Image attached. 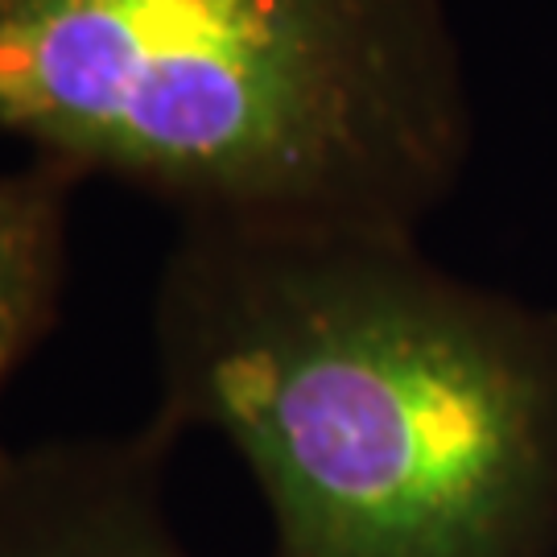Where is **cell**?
I'll return each instance as SVG.
<instances>
[{"label":"cell","mask_w":557,"mask_h":557,"mask_svg":"<svg viewBox=\"0 0 557 557\" xmlns=\"http://www.w3.org/2000/svg\"><path fill=\"white\" fill-rule=\"evenodd\" d=\"M153 359V418L244 458L277 557L554 554L557 314L450 277L418 232L182 223Z\"/></svg>","instance_id":"1"},{"label":"cell","mask_w":557,"mask_h":557,"mask_svg":"<svg viewBox=\"0 0 557 557\" xmlns=\"http://www.w3.org/2000/svg\"><path fill=\"white\" fill-rule=\"evenodd\" d=\"M0 140L182 223L418 232L471 96L446 0H0Z\"/></svg>","instance_id":"2"},{"label":"cell","mask_w":557,"mask_h":557,"mask_svg":"<svg viewBox=\"0 0 557 557\" xmlns=\"http://www.w3.org/2000/svg\"><path fill=\"white\" fill-rule=\"evenodd\" d=\"M174 442L158 418L128 434L0 442V557H190L165 517Z\"/></svg>","instance_id":"3"},{"label":"cell","mask_w":557,"mask_h":557,"mask_svg":"<svg viewBox=\"0 0 557 557\" xmlns=\"http://www.w3.org/2000/svg\"><path fill=\"white\" fill-rule=\"evenodd\" d=\"M75 186L46 161L0 170V397L59 322Z\"/></svg>","instance_id":"4"}]
</instances>
